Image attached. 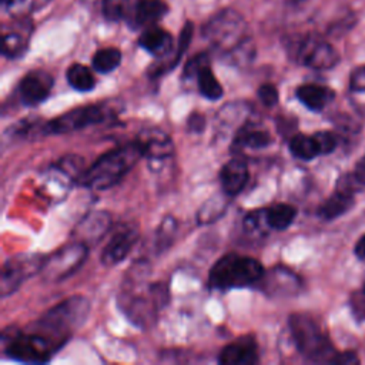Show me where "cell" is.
I'll return each instance as SVG.
<instances>
[{
	"label": "cell",
	"instance_id": "cell-22",
	"mask_svg": "<svg viewBox=\"0 0 365 365\" xmlns=\"http://www.w3.org/2000/svg\"><path fill=\"white\" fill-rule=\"evenodd\" d=\"M274 141L269 131L255 124H244L240 127L234 137V145L238 148L261 150L271 145Z\"/></svg>",
	"mask_w": 365,
	"mask_h": 365
},
{
	"label": "cell",
	"instance_id": "cell-39",
	"mask_svg": "<svg viewBox=\"0 0 365 365\" xmlns=\"http://www.w3.org/2000/svg\"><path fill=\"white\" fill-rule=\"evenodd\" d=\"M187 128L191 133H201L205 128V118H204V115H201L200 113H192L188 117Z\"/></svg>",
	"mask_w": 365,
	"mask_h": 365
},
{
	"label": "cell",
	"instance_id": "cell-40",
	"mask_svg": "<svg viewBox=\"0 0 365 365\" xmlns=\"http://www.w3.org/2000/svg\"><path fill=\"white\" fill-rule=\"evenodd\" d=\"M351 175H352L355 184H356L359 188L365 185V157H362V158L356 163V165H355L354 171L351 173Z\"/></svg>",
	"mask_w": 365,
	"mask_h": 365
},
{
	"label": "cell",
	"instance_id": "cell-35",
	"mask_svg": "<svg viewBox=\"0 0 365 365\" xmlns=\"http://www.w3.org/2000/svg\"><path fill=\"white\" fill-rule=\"evenodd\" d=\"M205 64H210V57L207 53H198L195 54L192 58H190L184 67V71H182V77L184 80H190V78H194L197 71L205 66Z\"/></svg>",
	"mask_w": 365,
	"mask_h": 365
},
{
	"label": "cell",
	"instance_id": "cell-42",
	"mask_svg": "<svg viewBox=\"0 0 365 365\" xmlns=\"http://www.w3.org/2000/svg\"><path fill=\"white\" fill-rule=\"evenodd\" d=\"M355 255L359 258V259H362V261H365V234L356 241V244H355Z\"/></svg>",
	"mask_w": 365,
	"mask_h": 365
},
{
	"label": "cell",
	"instance_id": "cell-34",
	"mask_svg": "<svg viewBox=\"0 0 365 365\" xmlns=\"http://www.w3.org/2000/svg\"><path fill=\"white\" fill-rule=\"evenodd\" d=\"M264 225H267V221H265L264 210H261V208L248 212V214L245 215V218H244V230H245V232H248L250 235H252V234H261Z\"/></svg>",
	"mask_w": 365,
	"mask_h": 365
},
{
	"label": "cell",
	"instance_id": "cell-27",
	"mask_svg": "<svg viewBox=\"0 0 365 365\" xmlns=\"http://www.w3.org/2000/svg\"><path fill=\"white\" fill-rule=\"evenodd\" d=\"M227 198H228V195L224 192L208 198L197 212L198 222L200 224H211V222L217 221L218 218H221L228 207Z\"/></svg>",
	"mask_w": 365,
	"mask_h": 365
},
{
	"label": "cell",
	"instance_id": "cell-32",
	"mask_svg": "<svg viewBox=\"0 0 365 365\" xmlns=\"http://www.w3.org/2000/svg\"><path fill=\"white\" fill-rule=\"evenodd\" d=\"M177 231V221L174 217H165L163 220V222L158 227L157 231V237H155V245H157V251H163L165 248L170 247L174 234Z\"/></svg>",
	"mask_w": 365,
	"mask_h": 365
},
{
	"label": "cell",
	"instance_id": "cell-38",
	"mask_svg": "<svg viewBox=\"0 0 365 365\" xmlns=\"http://www.w3.org/2000/svg\"><path fill=\"white\" fill-rule=\"evenodd\" d=\"M349 88L352 91H365V64L356 67L351 73Z\"/></svg>",
	"mask_w": 365,
	"mask_h": 365
},
{
	"label": "cell",
	"instance_id": "cell-28",
	"mask_svg": "<svg viewBox=\"0 0 365 365\" xmlns=\"http://www.w3.org/2000/svg\"><path fill=\"white\" fill-rule=\"evenodd\" d=\"M66 78L68 81V84L71 86V88L80 91V93H87L91 91L96 86V78L91 73V70L83 64H71L67 68L66 73Z\"/></svg>",
	"mask_w": 365,
	"mask_h": 365
},
{
	"label": "cell",
	"instance_id": "cell-26",
	"mask_svg": "<svg viewBox=\"0 0 365 365\" xmlns=\"http://www.w3.org/2000/svg\"><path fill=\"white\" fill-rule=\"evenodd\" d=\"M288 147L294 157L304 160V161H309V160H314L315 157L321 155L318 143L314 135L295 134L294 137H291Z\"/></svg>",
	"mask_w": 365,
	"mask_h": 365
},
{
	"label": "cell",
	"instance_id": "cell-19",
	"mask_svg": "<svg viewBox=\"0 0 365 365\" xmlns=\"http://www.w3.org/2000/svg\"><path fill=\"white\" fill-rule=\"evenodd\" d=\"M354 191L336 184L335 191L319 205L318 215L322 220H334L345 214L354 205Z\"/></svg>",
	"mask_w": 365,
	"mask_h": 365
},
{
	"label": "cell",
	"instance_id": "cell-20",
	"mask_svg": "<svg viewBox=\"0 0 365 365\" xmlns=\"http://www.w3.org/2000/svg\"><path fill=\"white\" fill-rule=\"evenodd\" d=\"M141 48L155 57H164L173 50V37L168 31L157 26H148L138 37Z\"/></svg>",
	"mask_w": 365,
	"mask_h": 365
},
{
	"label": "cell",
	"instance_id": "cell-7",
	"mask_svg": "<svg viewBox=\"0 0 365 365\" xmlns=\"http://www.w3.org/2000/svg\"><path fill=\"white\" fill-rule=\"evenodd\" d=\"M167 299V288L163 284H153L147 295L123 291L118 297V307L134 325L147 328L155 321Z\"/></svg>",
	"mask_w": 365,
	"mask_h": 365
},
{
	"label": "cell",
	"instance_id": "cell-18",
	"mask_svg": "<svg viewBox=\"0 0 365 365\" xmlns=\"http://www.w3.org/2000/svg\"><path fill=\"white\" fill-rule=\"evenodd\" d=\"M248 178V164L242 157H232L222 165L220 171L221 190L228 197H235L240 194L245 188Z\"/></svg>",
	"mask_w": 365,
	"mask_h": 365
},
{
	"label": "cell",
	"instance_id": "cell-31",
	"mask_svg": "<svg viewBox=\"0 0 365 365\" xmlns=\"http://www.w3.org/2000/svg\"><path fill=\"white\" fill-rule=\"evenodd\" d=\"M27 47V36L19 31H7L3 34L1 53L7 58H16L24 53Z\"/></svg>",
	"mask_w": 365,
	"mask_h": 365
},
{
	"label": "cell",
	"instance_id": "cell-33",
	"mask_svg": "<svg viewBox=\"0 0 365 365\" xmlns=\"http://www.w3.org/2000/svg\"><path fill=\"white\" fill-rule=\"evenodd\" d=\"M192 38V24L190 21L185 23V26L182 27L181 33H180V38H178V44H177V48H175V54L173 57V61L170 64V70H173L181 60L182 54L185 53V50L188 48V44Z\"/></svg>",
	"mask_w": 365,
	"mask_h": 365
},
{
	"label": "cell",
	"instance_id": "cell-4",
	"mask_svg": "<svg viewBox=\"0 0 365 365\" xmlns=\"http://www.w3.org/2000/svg\"><path fill=\"white\" fill-rule=\"evenodd\" d=\"M261 262L250 255L228 252L218 258L210 269L208 287L217 291L257 285L264 275Z\"/></svg>",
	"mask_w": 365,
	"mask_h": 365
},
{
	"label": "cell",
	"instance_id": "cell-14",
	"mask_svg": "<svg viewBox=\"0 0 365 365\" xmlns=\"http://www.w3.org/2000/svg\"><path fill=\"white\" fill-rule=\"evenodd\" d=\"M53 76L46 70H31L19 83L17 93L21 104L34 107L43 103L53 88Z\"/></svg>",
	"mask_w": 365,
	"mask_h": 365
},
{
	"label": "cell",
	"instance_id": "cell-21",
	"mask_svg": "<svg viewBox=\"0 0 365 365\" xmlns=\"http://www.w3.org/2000/svg\"><path fill=\"white\" fill-rule=\"evenodd\" d=\"M297 98L311 111H321L324 110L335 97V93L321 84H302L295 91Z\"/></svg>",
	"mask_w": 365,
	"mask_h": 365
},
{
	"label": "cell",
	"instance_id": "cell-23",
	"mask_svg": "<svg viewBox=\"0 0 365 365\" xmlns=\"http://www.w3.org/2000/svg\"><path fill=\"white\" fill-rule=\"evenodd\" d=\"M168 13V6L163 0H143L135 9L131 20L134 26H154Z\"/></svg>",
	"mask_w": 365,
	"mask_h": 365
},
{
	"label": "cell",
	"instance_id": "cell-2",
	"mask_svg": "<svg viewBox=\"0 0 365 365\" xmlns=\"http://www.w3.org/2000/svg\"><path fill=\"white\" fill-rule=\"evenodd\" d=\"M141 157H144L143 148L135 138L100 155L83 171L77 182L90 190H108L118 184Z\"/></svg>",
	"mask_w": 365,
	"mask_h": 365
},
{
	"label": "cell",
	"instance_id": "cell-24",
	"mask_svg": "<svg viewBox=\"0 0 365 365\" xmlns=\"http://www.w3.org/2000/svg\"><path fill=\"white\" fill-rule=\"evenodd\" d=\"M264 215L267 221V227L282 231L287 230L297 217V208L291 204L278 202L274 205H269L268 208H264Z\"/></svg>",
	"mask_w": 365,
	"mask_h": 365
},
{
	"label": "cell",
	"instance_id": "cell-13",
	"mask_svg": "<svg viewBox=\"0 0 365 365\" xmlns=\"http://www.w3.org/2000/svg\"><path fill=\"white\" fill-rule=\"evenodd\" d=\"M257 285H259V289L269 297H288L299 292L302 288V281L289 268L275 265L269 271L264 272Z\"/></svg>",
	"mask_w": 365,
	"mask_h": 365
},
{
	"label": "cell",
	"instance_id": "cell-10",
	"mask_svg": "<svg viewBox=\"0 0 365 365\" xmlns=\"http://www.w3.org/2000/svg\"><path fill=\"white\" fill-rule=\"evenodd\" d=\"M44 258L41 254H19L9 258L1 268V297L13 294L29 277L40 272Z\"/></svg>",
	"mask_w": 365,
	"mask_h": 365
},
{
	"label": "cell",
	"instance_id": "cell-15",
	"mask_svg": "<svg viewBox=\"0 0 365 365\" xmlns=\"http://www.w3.org/2000/svg\"><path fill=\"white\" fill-rule=\"evenodd\" d=\"M138 240V230L135 227L118 228L101 251V262L107 267L120 264L133 250Z\"/></svg>",
	"mask_w": 365,
	"mask_h": 365
},
{
	"label": "cell",
	"instance_id": "cell-25",
	"mask_svg": "<svg viewBox=\"0 0 365 365\" xmlns=\"http://www.w3.org/2000/svg\"><path fill=\"white\" fill-rule=\"evenodd\" d=\"M195 81H197V87L198 91L202 97L211 100V101H217L222 97L224 90L221 83L217 80V77L214 76L211 66L205 64L202 66L197 74H195Z\"/></svg>",
	"mask_w": 365,
	"mask_h": 365
},
{
	"label": "cell",
	"instance_id": "cell-30",
	"mask_svg": "<svg viewBox=\"0 0 365 365\" xmlns=\"http://www.w3.org/2000/svg\"><path fill=\"white\" fill-rule=\"evenodd\" d=\"M121 63V51L115 47H106L98 50L91 60V66L96 71L107 74L114 71Z\"/></svg>",
	"mask_w": 365,
	"mask_h": 365
},
{
	"label": "cell",
	"instance_id": "cell-12",
	"mask_svg": "<svg viewBox=\"0 0 365 365\" xmlns=\"http://www.w3.org/2000/svg\"><path fill=\"white\" fill-rule=\"evenodd\" d=\"M137 140L141 144L143 154L153 171L161 168L163 164L168 161L174 153L171 137L160 128L143 130Z\"/></svg>",
	"mask_w": 365,
	"mask_h": 365
},
{
	"label": "cell",
	"instance_id": "cell-36",
	"mask_svg": "<svg viewBox=\"0 0 365 365\" xmlns=\"http://www.w3.org/2000/svg\"><path fill=\"white\" fill-rule=\"evenodd\" d=\"M257 94H258L259 101L265 107H274L278 103V98H279L277 87L274 84H269V83H265V84L259 86Z\"/></svg>",
	"mask_w": 365,
	"mask_h": 365
},
{
	"label": "cell",
	"instance_id": "cell-9",
	"mask_svg": "<svg viewBox=\"0 0 365 365\" xmlns=\"http://www.w3.org/2000/svg\"><path fill=\"white\" fill-rule=\"evenodd\" d=\"M113 113L106 104H88L73 108L47 121V134H67L106 121Z\"/></svg>",
	"mask_w": 365,
	"mask_h": 365
},
{
	"label": "cell",
	"instance_id": "cell-8",
	"mask_svg": "<svg viewBox=\"0 0 365 365\" xmlns=\"http://www.w3.org/2000/svg\"><path fill=\"white\" fill-rule=\"evenodd\" d=\"M88 254V245L78 241L58 248L53 254L44 258L41 267V275L48 282H58L74 274L86 261Z\"/></svg>",
	"mask_w": 365,
	"mask_h": 365
},
{
	"label": "cell",
	"instance_id": "cell-5",
	"mask_svg": "<svg viewBox=\"0 0 365 365\" xmlns=\"http://www.w3.org/2000/svg\"><path fill=\"white\" fill-rule=\"evenodd\" d=\"M292 341L301 355L311 361H329L332 345L318 322L308 314L295 312L288 318Z\"/></svg>",
	"mask_w": 365,
	"mask_h": 365
},
{
	"label": "cell",
	"instance_id": "cell-11",
	"mask_svg": "<svg viewBox=\"0 0 365 365\" xmlns=\"http://www.w3.org/2000/svg\"><path fill=\"white\" fill-rule=\"evenodd\" d=\"M292 53L299 64L314 70H329L339 60L336 50L317 36H307L298 40Z\"/></svg>",
	"mask_w": 365,
	"mask_h": 365
},
{
	"label": "cell",
	"instance_id": "cell-1",
	"mask_svg": "<svg viewBox=\"0 0 365 365\" xmlns=\"http://www.w3.org/2000/svg\"><path fill=\"white\" fill-rule=\"evenodd\" d=\"M202 36L230 64L240 66L254 57L247 21L235 10L224 9L214 14L204 24Z\"/></svg>",
	"mask_w": 365,
	"mask_h": 365
},
{
	"label": "cell",
	"instance_id": "cell-41",
	"mask_svg": "<svg viewBox=\"0 0 365 365\" xmlns=\"http://www.w3.org/2000/svg\"><path fill=\"white\" fill-rule=\"evenodd\" d=\"M331 362H334V364H349V362H358V358L354 355V354H351V352H345V354H335L334 356H332V359H331Z\"/></svg>",
	"mask_w": 365,
	"mask_h": 365
},
{
	"label": "cell",
	"instance_id": "cell-3",
	"mask_svg": "<svg viewBox=\"0 0 365 365\" xmlns=\"http://www.w3.org/2000/svg\"><path fill=\"white\" fill-rule=\"evenodd\" d=\"M88 314V299L81 295H73L46 311L36 321L34 331L43 334L58 351L84 325Z\"/></svg>",
	"mask_w": 365,
	"mask_h": 365
},
{
	"label": "cell",
	"instance_id": "cell-16",
	"mask_svg": "<svg viewBox=\"0 0 365 365\" xmlns=\"http://www.w3.org/2000/svg\"><path fill=\"white\" fill-rule=\"evenodd\" d=\"M259 361L258 345L252 335H244L227 344L218 354L221 365H254Z\"/></svg>",
	"mask_w": 365,
	"mask_h": 365
},
{
	"label": "cell",
	"instance_id": "cell-29",
	"mask_svg": "<svg viewBox=\"0 0 365 365\" xmlns=\"http://www.w3.org/2000/svg\"><path fill=\"white\" fill-rule=\"evenodd\" d=\"M143 0H104L103 13L107 20L117 21L131 19Z\"/></svg>",
	"mask_w": 365,
	"mask_h": 365
},
{
	"label": "cell",
	"instance_id": "cell-37",
	"mask_svg": "<svg viewBox=\"0 0 365 365\" xmlns=\"http://www.w3.org/2000/svg\"><path fill=\"white\" fill-rule=\"evenodd\" d=\"M318 147H319V153L322 154H329L335 150L336 147V137L335 134H332L331 131H318L314 134Z\"/></svg>",
	"mask_w": 365,
	"mask_h": 365
},
{
	"label": "cell",
	"instance_id": "cell-17",
	"mask_svg": "<svg viewBox=\"0 0 365 365\" xmlns=\"http://www.w3.org/2000/svg\"><path fill=\"white\" fill-rule=\"evenodd\" d=\"M111 227V217L106 211H94L86 215L74 228L73 241L84 242L87 245L100 241Z\"/></svg>",
	"mask_w": 365,
	"mask_h": 365
},
{
	"label": "cell",
	"instance_id": "cell-6",
	"mask_svg": "<svg viewBox=\"0 0 365 365\" xmlns=\"http://www.w3.org/2000/svg\"><path fill=\"white\" fill-rule=\"evenodd\" d=\"M4 354L24 364H44L51 359L57 348L40 332H23L19 329H4L3 336Z\"/></svg>",
	"mask_w": 365,
	"mask_h": 365
},
{
	"label": "cell",
	"instance_id": "cell-43",
	"mask_svg": "<svg viewBox=\"0 0 365 365\" xmlns=\"http://www.w3.org/2000/svg\"><path fill=\"white\" fill-rule=\"evenodd\" d=\"M364 297H365V285H364Z\"/></svg>",
	"mask_w": 365,
	"mask_h": 365
}]
</instances>
